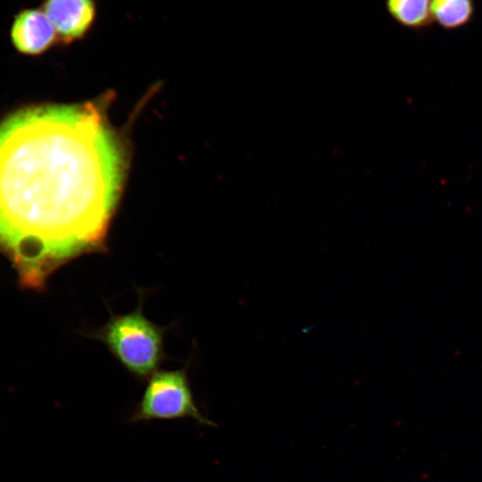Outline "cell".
Wrapping results in <instances>:
<instances>
[{
	"label": "cell",
	"mask_w": 482,
	"mask_h": 482,
	"mask_svg": "<svg viewBox=\"0 0 482 482\" xmlns=\"http://www.w3.org/2000/svg\"><path fill=\"white\" fill-rule=\"evenodd\" d=\"M11 40L21 54L37 55L58 40L55 29L42 9L25 8L14 16Z\"/></svg>",
	"instance_id": "obj_5"
},
{
	"label": "cell",
	"mask_w": 482,
	"mask_h": 482,
	"mask_svg": "<svg viewBox=\"0 0 482 482\" xmlns=\"http://www.w3.org/2000/svg\"><path fill=\"white\" fill-rule=\"evenodd\" d=\"M188 366L152 374L137 404L130 422L191 419L204 426L216 424L199 410L190 386Z\"/></svg>",
	"instance_id": "obj_3"
},
{
	"label": "cell",
	"mask_w": 482,
	"mask_h": 482,
	"mask_svg": "<svg viewBox=\"0 0 482 482\" xmlns=\"http://www.w3.org/2000/svg\"><path fill=\"white\" fill-rule=\"evenodd\" d=\"M41 9L54 26L58 40L65 44L82 39L93 27L97 13L95 0H44Z\"/></svg>",
	"instance_id": "obj_4"
},
{
	"label": "cell",
	"mask_w": 482,
	"mask_h": 482,
	"mask_svg": "<svg viewBox=\"0 0 482 482\" xmlns=\"http://www.w3.org/2000/svg\"><path fill=\"white\" fill-rule=\"evenodd\" d=\"M124 159L93 105H43L0 125V246L41 288L69 261L104 251Z\"/></svg>",
	"instance_id": "obj_1"
},
{
	"label": "cell",
	"mask_w": 482,
	"mask_h": 482,
	"mask_svg": "<svg viewBox=\"0 0 482 482\" xmlns=\"http://www.w3.org/2000/svg\"><path fill=\"white\" fill-rule=\"evenodd\" d=\"M137 308L126 314L110 311L108 321L88 337L104 344L115 359L134 377L149 378L166 358L163 340L168 327H161L143 313L144 294Z\"/></svg>",
	"instance_id": "obj_2"
},
{
	"label": "cell",
	"mask_w": 482,
	"mask_h": 482,
	"mask_svg": "<svg viewBox=\"0 0 482 482\" xmlns=\"http://www.w3.org/2000/svg\"><path fill=\"white\" fill-rule=\"evenodd\" d=\"M431 16L433 22L447 30L457 29L468 25L475 13L474 0H432Z\"/></svg>",
	"instance_id": "obj_7"
},
{
	"label": "cell",
	"mask_w": 482,
	"mask_h": 482,
	"mask_svg": "<svg viewBox=\"0 0 482 482\" xmlns=\"http://www.w3.org/2000/svg\"><path fill=\"white\" fill-rule=\"evenodd\" d=\"M432 0H385L388 15L400 26L420 31L432 23Z\"/></svg>",
	"instance_id": "obj_6"
}]
</instances>
